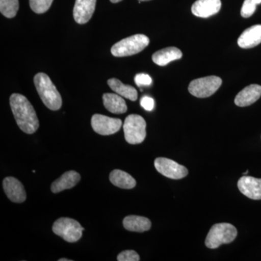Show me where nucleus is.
<instances>
[{"mask_svg":"<svg viewBox=\"0 0 261 261\" xmlns=\"http://www.w3.org/2000/svg\"><path fill=\"white\" fill-rule=\"evenodd\" d=\"M10 107L17 124L23 132L32 135L39 126L37 113L25 96L13 94L10 98Z\"/></svg>","mask_w":261,"mask_h":261,"instance_id":"f257e3e1","label":"nucleus"},{"mask_svg":"<svg viewBox=\"0 0 261 261\" xmlns=\"http://www.w3.org/2000/svg\"><path fill=\"white\" fill-rule=\"evenodd\" d=\"M34 84L39 97L46 107L51 111H58L62 106V97L49 77L44 73L34 76Z\"/></svg>","mask_w":261,"mask_h":261,"instance_id":"f03ea898","label":"nucleus"},{"mask_svg":"<svg viewBox=\"0 0 261 261\" xmlns=\"http://www.w3.org/2000/svg\"><path fill=\"white\" fill-rule=\"evenodd\" d=\"M238 236V230L232 224L228 223L216 224L211 227L205 239L206 247L216 249L224 245L232 243Z\"/></svg>","mask_w":261,"mask_h":261,"instance_id":"7ed1b4c3","label":"nucleus"},{"mask_svg":"<svg viewBox=\"0 0 261 261\" xmlns=\"http://www.w3.org/2000/svg\"><path fill=\"white\" fill-rule=\"evenodd\" d=\"M149 44V39L143 34H136L122 39L111 48V53L115 57H127L140 53Z\"/></svg>","mask_w":261,"mask_h":261,"instance_id":"20e7f679","label":"nucleus"},{"mask_svg":"<svg viewBox=\"0 0 261 261\" xmlns=\"http://www.w3.org/2000/svg\"><path fill=\"white\" fill-rule=\"evenodd\" d=\"M146 121L142 116L137 114L129 115L125 119L123 124L125 139L130 145L140 144L145 140Z\"/></svg>","mask_w":261,"mask_h":261,"instance_id":"39448f33","label":"nucleus"},{"mask_svg":"<svg viewBox=\"0 0 261 261\" xmlns=\"http://www.w3.org/2000/svg\"><path fill=\"white\" fill-rule=\"evenodd\" d=\"M84 228L78 221L70 218H60L55 221L53 232L68 243H75L82 237Z\"/></svg>","mask_w":261,"mask_h":261,"instance_id":"423d86ee","label":"nucleus"},{"mask_svg":"<svg viewBox=\"0 0 261 261\" xmlns=\"http://www.w3.org/2000/svg\"><path fill=\"white\" fill-rule=\"evenodd\" d=\"M222 84V80L216 75L203 77L193 80L189 85L190 93L196 97L206 98L211 97Z\"/></svg>","mask_w":261,"mask_h":261,"instance_id":"0eeeda50","label":"nucleus"},{"mask_svg":"<svg viewBox=\"0 0 261 261\" xmlns=\"http://www.w3.org/2000/svg\"><path fill=\"white\" fill-rule=\"evenodd\" d=\"M154 167L163 176L172 179H181L188 175V170L173 160L158 158L154 161Z\"/></svg>","mask_w":261,"mask_h":261,"instance_id":"6e6552de","label":"nucleus"},{"mask_svg":"<svg viewBox=\"0 0 261 261\" xmlns=\"http://www.w3.org/2000/svg\"><path fill=\"white\" fill-rule=\"evenodd\" d=\"M91 123L94 132L103 136L111 135L116 133L122 126L121 119L100 114L94 115Z\"/></svg>","mask_w":261,"mask_h":261,"instance_id":"1a4fd4ad","label":"nucleus"},{"mask_svg":"<svg viewBox=\"0 0 261 261\" xmlns=\"http://www.w3.org/2000/svg\"><path fill=\"white\" fill-rule=\"evenodd\" d=\"M3 189L7 197L12 202L21 203L27 199V193L21 182L17 178L9 176L3 180Z\"/></svg>","mask_w":261,"mask_h":261,"instance_id":"9d476101","label":"nucleus"},{"mask_svg":"<svg viewBox=\"0 0 261 261\" xmlns=\"http://www.w3.org/2000/svg\"><path fill=\"white\" fill-rule=\"evenodd\" d=\"M239 190L248 198L261 200V178L244 176L238 181Z\"/></svg>","mask_w":261,"mask_h":261,"instance_id":"9b49d317","label":"nucleus"},{"mask_svg":"<svg viewBox=\"0 0 261 261\" xmlns=\"http://www.w3.org/2000/svg\"><path fill=\"white\" fill-rule=\"evenodd\" d=\"M97 0H75L73 17L79 24L87 23L95 10Z\"/></svg>","mask_w":261,"mask_h":261,"instance_id":"f8f14e48","label":"nucleus"},{"mask_svg":"<svg viewBox=\"0 0 261 261\" xmlns=\"http://www.w3.org/2000/svg\"><path fill=\"white\" fill-rule=\"evenodd\" d=\"M221 0H197L192 6V13L200 18H209L219 13Z\"/></svg>","mask_w":261,"mask_h":261,"instance_id":"ddd939ff","label":"nucleus"},{"mask_svg":"<svg viewBox=\"0 0 261 261\" xmlns=\"http://www.w3.org/2000/svg\"><path fill=\"white\" fill-rule=\"evenodd\" d=\"M261 97V86L251 84L239 92L234 99V103L239 107L251 106Z\"/></svg>","mask_w":261,"mask_h":261,"instance_id":"4468645a","label":"nucleus"},{"mask_svg":"<svg viewBox=\"0 0 261 261\" xmlns=\"http://www.w3.org/2000/svg\"><path fill=\"white\" fill-rule=\"evenodd\" d=\"M238 45L243 49L256 47L261 43V25H255L244 31L238 40Z\"/></svg>","mask_w":261,"mask_h":261,"instance_id":"2eb2a0df","label":"nucleus"},{"mask_svg":"<svg viewBox=\"0 0 261 261\" xmlns=\"http://www.w3.org/2000/svg\"><path fill=\"white\" fill-rule=\"evenodd\" d=\"M80 173L75 171H67L56 180L51 185V191L53 193H59L63 190H69L75 187L80 181Z\"/></svg>","mask_w":261,"mask_h":261,"instance_id":"dca6fc26","label":"nucleus"},{"mask_svg":"<svg viewBox=\"0 0 261 261\" xmlns=\"http://www.w3.org/2000/svg\"><path fill=\"white\" fill-rule=\"evenodd\" d=\"M182 53L178 48L170 47L156 51L152 55V61L160 66H165L171 62L181 58Z\"/></svg>","mask_w":261,"mask_h":261,"instance_id":"f3484780","label":"nucleus"},{"mask_svg":"<svg viewBox=\"0 0 261 261\" xmlns=\"http://www.w3.org/2000/svg\"><path fill=\"white\" fill-rule=\"evenodd\" d=\"M105 108L114 114H122L127 111L126 103L119 94L106 93L103 94Z\"/></svg>","mask_w":261,"mask_h":261,"instance_id":"a211bd4d","label":"nucleus"},{"mask_svg":"<svg viewBox=\"0 0 261 261\" xmlns=\"http://www.w3.org/2000/svg\"><path fill=\"white\" fill-rule=\"evenodd\" d=\"M123 224L126 230L135 232H144L151 228V221L147 218L133 215L126 216L123 219Z\"/></svg>","mask_w":261,"mask_h":261,"instance_id":"6ab92c4d","label":"nucleus"},{"mask_svg":"<svg viewBox=\"0 0 261 261\" xmlns=\"http://www.w3.org/2000/svg\"><path fill=\"white\" fill-rule=\"evenodd\" d=\"M108 84L113 91L121 97L126 98L132 101H136L138 97L137 89L130 85L122 83L117 79H111L108 81Z\"/></svg>","mask_w":261,"mask_h":261,"instance_id":"aec40b11","label":"nucleus"},{"mask_svg":"<svg viewBox=\"0 0 261 261\" xmlns=\"http://www.w3.org/2000/svg\"><path fill=\"white\" fill-rule=\"evenodd\" d=\"M110 181L115 186L126 190L134 188L137 185L136 180L130 174L118 169L113 170L111 173Z\"/></svg>","mask_w":261,"mask_h":261,"instance_id":"412c9836","label":"nucleus"},{"mask_svg":"<svg viewBox=\"0 0 261 261\" xmlns=\"http://www.w3.org/2000/svg\"><path fill=\"white\" fill-rule=\"evenodd\" d=\"M18 9V0H0V12L6 18H14Z\"/></svg>","mask_w":261,"mask_h":261,"instance_id":"4be33fe9","label":"nucleus"},{"mask_svg":"<svg viewBox=\"0 0 261 261\" xmlns=\"http://www.w3.org/2000/svg\"><path fill=\"white\" fill-rule=\"evenodd\" d=\"M53 2V0H29L31 9L38 14L47 12L50 8Z\"/></svg>","mask_w":261,"mask_h":261,"instance_id":"5701e85b","label":"nucleus"},{"mask_svg":"<svg viewBox=\"0 0 261 261\" xmlns=\"http://www.w3.org/2000/svg\"><path fill=\"white\" fill-rule=\"evenodd\" d=\"M261 4V0H245L241 9V15L243 18L251 17L256 10L257 5Z\"/></svg>","mask_w":261,"mask_h":261,"instance_id":"b1692460","label":"nucleus"},{"mask_svg":"<svg viewBox=\"0 0 261 261\" xmlns=\"http://www.w3.org/2000/svg\"><path fill=\"white\" fill-rule=\"evenodd\" d=\"M118 261H139L140 255L135 250H125L121 252L117 257Z\"/></svg>","mask_w":261,"mask_h":261,"instance_id":"393cba45","label":"nucleus"},{"mask_svg":"<svg viewBox=\"0 0 261 261\" xmlns=\"http://www.w3.org/2000/svg\"><path fill=\"white\" fill-rule=\"evenodd\" d=\"M135 82L138 87H142V86H149L152 84V79L149 75L145 73H139L136 75Z\"/></svg>","mask_w":261,"mask_h":261,"instance_id":"a878e982","label":"nucleus"},{"mask_svg":"<svg viewBox=\"0 0 261 261\" xmlns=\"http://www.w3.org/2000/svg\"><path fill=\"white\" fill-rule=\"evenodd\" d=\"M141 106L147 111H152L154 109V101L152 97L145 96L141 99Z\"/></svg>","mask_w":261,"mask_h":261,"instance_id":"bb28decb","label":"nucleus"},{"mask_svg":"<svg viewBox=\"0 0 261 261\" xmlns=\"http://www.w3.org/2000/svg\"><path fill=\"white\" fill-rule=\"evenodd\" d=\"M122 0H111V3H120V2H121Z\"/></svg>","mask_w":261,"mask_h":261,"instance_id":"cd10ccee","label":"nucleus"},{"mask_svg":"<svg viewBox=\"0 0 261 261\" xmlns=\"http://www.w3.org/2000/svg\"><path fill=\"white\" fill-rule=\"evenodd\" d=\"M72 260H68L67 258H61L58 260V261H71Z\"/></svg>","mask_w":261,"mask_h":261,"instance_id":"c85d7f7f","label":"nucleus"},{"mask_svg":"<svg viewBox=\"0 0 261 261\" xmlns=\"http://www.w3.org/2000/svg\"><path fill=\"white\" fill-rule=\"evenodd\" d=\"M150 1V0H139V2Z\"/></svg>","mask_w":261,"mask_h":261,"instance_id":"c756f323","label":"nucleus"},{"mask_svg":"<svg viewBox=\"0 0 261 261\" xmlns=\"http://www.w3.org/2000/svg\"><path fill=\"white\" fill-rule=\"evenodd\" d=\"M247 173H248V171H246V172L244 173V175L247 174Z\"/></svg>","mask_w":261,"mask_h":261,"instance_id":"7c9ffc66","label":"nucleus"}]
</instances>
